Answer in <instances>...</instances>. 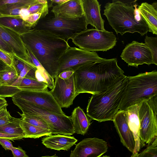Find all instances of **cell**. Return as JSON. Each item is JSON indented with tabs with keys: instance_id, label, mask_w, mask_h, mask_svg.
<instances>
[{
	"instance_id": "obj_4",
	"label": "cell",
	"mask_w": 157,
	"mask_h": 157,
	"mask_svg": "<svg viewBox=\"0 0 157 157\" xmlns=\"http://www.w3.org/2000/svg\"><path fill=\"white\" fill-rule=\"evenodd\" d=\"M136 5L124 3L119 0L106 3L103 14L110 25L117 34L138 33L141 36L150 32L149 29Z\"/></svg>"
},
{
	"instance_id": "obj_37",
	"label": "cell",
	"mask_w": 157,
	"mask_h": 157,
	"mask_svg": "<svg viewBox=\"0 0 157 157\" xmlns=\"http://www.w3.org/2000/svg\"><path fill=\"white\" fill-rule=\"evenodd\" d=\"M36 2V0H0V7L6 5L23 3L30 6Z\"/></svg>"
},
{
	"instance_id": "obj_9",
	"label": "cell",
	"mask_w": 157,
	"mask_h": 157,
	"mask_svg": "<svg viewBox=\"0 0 157 157\" xmlns=\"http://www.w3.org/2000/svg\"><path fill=\"white\" fill-rule=\"evenodd\" d=\"M157 95L140 103L138 117L140 137L142 147L157 137Z\"/></svg>"
},
{
	"instance_id": "obj_2",
	"label": "cell",
	"mask_w": 157,
	"mask_h": 157,
	"mask_svg": "<svg viewBox=\"0 0 157 157\" xmlns=\"http://www.w3.org/2000/svg\"><path fill=\"white\" fill-rule=\"evenodd\" d=\"M25 46L53 79L58 75V60L70 46L67 42L48 32L33 29L21 36Z\"/></svg>"
},
{
	"instance_id": "obj_13",
	"label": "cell",
	"mask_w": 157,
	"mask_h": 157,
	"mask_svg": "<svg viewBox=\"0 0 157 157\" xmlns=\"http://www.w3.org/2000/svg\"><path fill=\"white\" fill-rule=\"evenodd\" d=\"M128 64L136 67L139 65L153 64L152 56L149 48L144 43L133 41L128 44L120 56Z\"/></svg>"
},
{
	"instance_id": "obj_6",
	"label": "cell",
	"mask_w": 157,
	"mask_h": 157,
	"mask_svg": "<svg viewBox=\"0 0 157 157\" xmlns=\"http://www.w3.org/2000/svg\"><path fill=\"white\" fill-rule=\"evenodd\" d=\"M12 99L24 115L38 117L45 121L49 126L52 134L71 136L75 133L71 117L51 112L13 97Z\"/></svg>"
},
{
	"instance_id": "obj_50",
	"label": "cell",
	"mask_w": 157,
	"mask_h": 157,
	"mask_svg": "<svg viewBox=\"0 0 157 157\" xmlns=\"http://www.w3.org/2000/svg\"><path fill=\"white\" fill-rule=\"evenodd\" d=\"M7 101L5 98H3L0 97V102Z\"/></svg>"
},
{
	"instance_id": "obj_14",
	"label": "cell",
	"mask_w": 157,
	"mask_h": 157,
	"mask_svg": "<svg viewBox=\"0 0 157 157\" xmlns=\"http://www.w3.org/2000/svg\"><path fill=\"white\" fill-rule=\"evenodd\" d=\"M107 142L96 137L82 140L71 151L70 157H101L108 149Z\"/></svg>"
},
{
	"instance_id": "obj_8",
	"label": "cell",
	"mask_w": 157,
	"mask_h": 157,
	"mask_svg": "<svg viewBox=\"0 0 157 157\" xmlns=\"http://www.w3.org/2000/svg\"><path fill=\"white\" fill-rule=\"evenodd\" d=\"M72 42L79 48L91 52L106 51L116 45L117 38L112 32L87 29L76 35Z\"/></svg>"
},
{
	"instance_id": "obj_40",
	"label": "cell",
	"mask_w": 157,
	"mask_h": 157,
	"mask_svg": "<svg viewBox=\"0 0 157 157\" xmlns=\"http://www.w3.org/2000/svg\"><path fill=\"white\" fill-rule=\"evenodd\" d=\"M0 144L6 150H10L13 147L12 142L5 138H0Z\"/></svg>"
},
{
	"instance_id": "obj_53",
	"label": "cell",
	"mask_w": 157,
	"mask_h": 157,
	"mask_svg": "<svg viewBox=\"0 0 157 157\" xmlns=\"http://www.w3.org/2000/svg\"><path fill=\"white\" fill-rule=\"evenodd\" d=\"M4 17V16L0 13V17Z\"/></svg>"
},
{
	"instance_id": "obj_51",
	"label": "cell",
	"mask_w": 157,
	"mask_h": 157,
	"mask_svg": "<svg viewBox=\"0 0 157 157\" xmlns=\"http://www.w3.org/2000/svg\"><path fill=\"white\" fill-rule=\"evenodd\" d=\"M39 157H60L57 156L56 155V154H55V155H52V156L46 155V156Z\"/></svg>"
},
{
	"instance_id": "obj_18",
	"label": "cell",
	"mask_w": 157,
	"mask_h": 157,
	"mask_svg": "<svg viewBox=\"0 0 157 157\" xmlns=\"http://www.w3.org/2000/svg\"><path fill=\"white\" fill-rule=\"evenodd\" d=\"M83 4L84 16L88 25H91L98 30H105L98 2L97 0H83Z\"/></svg>"
},
{
	"instance_id": "obj_45",
	"label": "cell",
	"mask_w": 157,
	"mask_h": 157,
	"mask_svg": "<svg viewBox=\"0 0 157 157\" xmlns=\"http://www.w3.org/2000/svg\"><path fill=\"white\" fill-rule=\"evenodd\" d=\"M68 0H51L52 3H55L57 4H60L67 2Z\"/></svg>"
},
{
	"instance_id": "obj_35",
	"label": "cell",
	"mask_w": 157,
	"mask_h": 157,
	"mask_svg": "<svg viewBox=\"0 0 157 157\" xmlns=\"http://www.w3.org/2000/svg\"><path fill=\"white\" fill-rule=\"evenodd\" d=\"M0 59L10 67L13 66V54L0 49Z\"/></svg>"
},
{
	"instance_id": "obj_49",
	"label": "cell",
	"mask_w": 157,
	"mask_h": 157,
	"mask_svg": "<svg viewBox=\"0 0 157 157\" xmlns=\"http://www.w3.org/2000/svg\"><path fill=\"white\" fill-rule=\"evenodd\" d=\"M130 157H139V153H133Z\"/></svg>"
},
{
	"instance_id": "obj_33",
	"label": "cell",
	"mask_w": 157,
	"mask_h": 157,
	"mask_svg": "<svg viewBox=\"0 0 157 157\" xmlns=\"http://www.w3.org/2000/svg\"><path fill=\"white\" fill-rule=\"evenodd\" d=\"M44 17L43 14L40 13L31 14L24 21V23L26 27L33 29L39 20Z\"/></svg>"
},
{
	"instance_id": "obj_28",
	"label": "cell",
	"mask_w": 157,
	"mask_h": 157,
	"mask_svg": "<svg viewBox=\"0 0 157 157\" xmlns=\"http://www.w3.org/2000/svg\"><path fill=\"white\" fill-rule=\"evenodd\" d=\"M18 77L19 75L14 67L8 66L0 73V86H10Z\"/></svg>"
},
{
	"instance_id": "obj_26",
	"label": "cell",
	"mask_w": 157,
	"mask_h": 157,
	"mask_svg": "<svg viewBox=\"0 0 157 157\" xmlns=\"http://www.w3.org/2000/svg\"><path fill=\"white\" fill-rule=\"evenodd\" d=\"M47 84L36 79L25 76L17 87L19 92L21 91H41L48 89Z\"/></svg>"
},
{
	"instance_id": "obj_23",
	"label": "cell",
	"mask_w": 157,
	"mask_h": 157,
	"mask_svg": "<svg viewBox=\"0 0 157 157\" xmlns=\"http://www.w3.org/2000/svg\"><path fill=\"white\" fill-rule=\"evenodd\" d=\"M137 9L147 25L150 32L157 35V9L146 2L142 3Z\"/></svg>"
},
{
	"instance_id": "obj_17",
	"label": "cell",
	"mask_w": 157,
	"mask_h": 157,
	"mask_svg": "<svg viewBox=\"0 0 157 157\" xmlns=\"http://www.w3.org/2000/svg\"><path fill=\"white\" fill-rule=\"evenodd\" d=\"M51 12L55 17L79 19L84 16L83 0H68L52 6Z\"/></svg>"
},
{
	"instance_id": "obj_16",
	"label": "cell",
	"mask_w": 157,
	"mask_h": 157,
	"mask_svg": "<svg viewBox=\"0 0 157 157\" xmlns=\"http://www.w3.org/2000/svg\"><path fill=\"white\" fill-rule=\"evenodd\" d=\"M113 121L121 143L133 153L135 149V141L133 134L128 125L125 111L119 110Z\"/></svg>"
},
{
	"instance_id": "obj_21",
	"label": "cell",
	"mask_w": 157,
	"mask_h": 157,
	"mask_svg": "<svg viewBox=\"0 0 157 157\" xmlns=\"http://www.w3.org/2000/svg\"><path fill=\"white\" fill-rule=\"evenodd\" d=\"M37 69L35 67L26 64L17 78L11 85L8 86H0V97H12L19 92L17 87L23 78L26 76L36 79L35 73Z\"/></svg>"
},
{
	"instance_id": "obj_34",
	"label": "cell",
	"mask_w": 157,
	"mask_h": 157,
	"mask_svg": "<svg viewBox=\"0 0 157 157\" xmlns=\"http://www.w3.org/2000/svg\"><path fill=\"white\" fill-rule=\"evenodd\" d=\"M8 105L5 106L0 110V126L8 124L10 121L12 116L7 110Z\"/></svg>"
},
{
	"instance_id": "obj_43",
	"label": "cell",
	"mask_w": 157,
	"mask_h": 157,
	"mask_svg": "<svg viewBox=\"0 0 157 157\" xmlns=\"http://www.w3.org/2000/svg\"><path fill=\"white\" fill-rule=\"evenodd\" d=\"M29 6L22 9L20 11L19 17L23 21L25 20L30 14L27 9Z\"/></svg>"
},
{
	"instance_id": "obj_30",
	"label": "cell",
	"mask_w": 157,
	"mask_h": 157,
	"mask_svg": "<svg viewBox=\"0 0 157 157\" xmlns=\"http://www.w3.org/2000/svg\"><path fill=\"white\" fill-rule=\"evenodd\" d=\"M21 117V119L31 124L50 130L48 124L44 120L40 118L31 116H26L22 113L17 112Z\"/></svg>"
},
{
	"instance_id": "obj_19",
	"label": "cell",
	"mask_w": 157,
	"mask_h": 157,
	"mask_svg": "<svg viewBox=\"0 0 157 157\" xmlns=\"http://www.w3.org/2000/svg\"><path fill=\"white\" fill-rule=\"evenodd\" d=\"M41 141L42 143L47 148L57 151H68L78 140L71 136L56 134L45 136Z\"/></svg>"
},
{
	"instance_id": "obj_48",
	"label": "cell",
	"mask_w": 157,
	"mask_h": 157,
	"mask_svg": "<svg viewBox=\"0 0 157 157\" xmlns=\"http://www.w3.org/2000/svg\"><path fill=\"white\" fill-rule=\"evenodd\" d=\"M152 6L155 9H157V2H155L151 4Z\"/></svg>"
},
{
	"instance_id": "obj_44",
	"label": "cell",
	"mask_w": 157,
	"mask_h": 157,
	"mask_svg": "<svg viewBox=\"0 0 157 157\" xmlns=\"http://www.w3.org/2000/svg\"><path fill=\"white\" fill-rule=\"evenodd\" d=\"M8 66L0 59V73L6 69Z\"/></svg>"
},
{
	"instance_id": "obj_10",
	"label": "cell",
	"mask_w": 157,
	"mask_h": 157,
	"mask_svg": "<svg viewBox=\"0 0 157 157\" xmlns=\"http://www.w3.org/2000/svg\"><path fill=\"white\" fill-rule=\"evenodd\" d=\"M102 58L95 52L70 47L59 59L58 75L66 71H75L84 65L100 60Z\"/></svg>"
},
{
	"instance_id": "obj_42",
	"label": "cell",
	"mask_w": 157,
	"mask_h": 157,
	"mask_svg": "<svg viewBox=\"0 0 157 157\" xmlns=\"http://www.w3.org/2000/svg\"><path fill=\"white\" fill-rule=\"evenodd\" d=\"M72 71H66L62 72L58 75V77L63 79H69L74 74Z\"/></svg>"
},
{
	"instance_id": "obj_1",
	"label": "cell",
	"mask_w": 157,
	"mask_h": 157,
	"mask_svg": "<svg viewBox=\"0 0 157 157\" xmlns=\"http://www.w3.org/2000/svg\"><path fill=\"white\" fill-rule=\"evenodd\" d=\"M124 72L118 66L116 58H102L84 65L74 71L76 94L103 93Z\"/></svg>"
},
{
	"instance_id": "obj_39",
	"label": "cell",
	"mask_w": 157,
	"mask_h": 157,
	"mask_svg": "<svg viewBox=\"0 0 157 157\" xmlns=\"http://www.w3.org/2000/svg\"><path fill=\"white\" fill-rule=\"evenodd\" d=\"M0 138H5L14 141V140H19L24 138L23 136L10 134L0 132Z\"/></svg>"
},
{
	"instance_id": "obj_22",
	"label": "cell",
	"mask_w": 157,
	"mask_h": 157,
	"mask_svg": "<svg viewBox=\"0 0 157 157\" xmlns=\"http://www.w3.org/2000/svg\"><path fill=\"white\" fill-rule=\"evenodd\" d=\"M75 133L84 135L87 132L91 124L83 110L79 107L75 108L70 116Z\"/></svg>"
},
{
	"instance_id": "obj_32",
	"label": "cell",
	"mask_w": 157,
	"mask_h": 157,
	"mask_svg": "<svg viewBox=\"0 0 157 157\" xmlns=\"http://www.w3.org/2000/svg\"><path fill=\"white\" fill-rule=\"evenodd\" d=\"M139 157H157V137L139 154Z\"/></svg>"
},
{
	"instance_id": "obj_41",
	"label": "cell",
	"mask_w": 157,
	"mask_h": 157,
	"mask_svg": "<svg viewBox=\"0 0 157 157\" xmlns=\"http://www.w3.org/2000/svg\"><path fill=\"white\" fill-rule=\"evenodd\" d=\"M0 49L8 53L13 54L12 48L5 42L0 37Z\"/></svg>"
},
{
	"instance_id": "obj_27",
	"label": "cell",
	"mask_w": 157,
	"mask_h": 157,
	"mask_svg": "<svg viewBox=\"0 0 157 157\" xmlns=\"http://www.w3.org/2000/svg\"><path fill=\"white\" fill-rule=\"evenodd\" d=\"M20 118L12 117L10 122L0 126V132L6 133L21 135L25 137V134L19 124Z\"/></svg>"
},
{
	"instance_id": "obj_36",
	"label": "cell",
	"mask_w": 157,
	"mask_h": 157,
	"mask_svg": "<svg viewBox=\"0 0 157 157\" xmlns=\"http://www.w3.org/2000/svg\"><path fill=\"white\" fill-rule=\"evenodd\" d=\"M26 64H28L24 60L13 54V66L19 76Z\"/></svg>"
},
{
	"instance_id": "obj_38",
	"label": "cell",
	"mask_w": 157,
	"mask_h": 157,
	"mask_svg": "<svg viewBox=\"0 0 157 157\" xmlns=\"http://www.w3.org/2000/svg\"><path fill=\"white\" fill-rule=\"evenodd\" d=\"M10 150L14 157H29L25 151L19 146L17 147H13Z\"/></svg>"
},
{
	"instance_id": "obj_11",
	"label": "cell",
	"mask_w": 157,
	"mask_h": 157,
	"mask_svg": "<svg viewBox=\"0 0 157 157\" xmlns=\"http://www.w3.org/2000/svg\"><path fill=\"white\" fill-rule=\"evenodd\" d=\"M13 97L36 105L51 112L59 114H65L48 89L41 91H21Z\"/></svg>"
},
{
	"instance_id": "obj_52",
	"label": "cell",
	"mask_w": 157,
	"mask_h": 157,
	"mask_svg": "<svg viewBox=\"0 0 157 157\" xmlns=\"http://www.w3.org/2000/svg\"><path fill=\"white\" fill-rule=\"evenodd\" d=\"M101 157H110L109 156L105 155H104Z\"/></svg>"
},
{
	"instance_id": "obj_3",
	"label": "cell",
	"mask_w": 157,
	"mask_h": 157,
	"mask_svg": "<svg viewBox=\"0 0 157 157\" xmlns=\"http://www.w3.org/2000/svg\"><path fill=\"white\" fill-rule=\"evenodd\" d=\"M127 80L124 74L105 92L92 94L87 106V115L98 122L113 121L123 99Z\"/></svg>"
},
{
	"instance_id": "obj_25",
	"label": "cell",
	"mask_w": 157,
	"mask_h": 157,
	"mask_svg": "<svg viewBox=\"0 0 157 157\" xmlns=\"http://www.w3.org/2000/svg\"><path fill=\"white\" fill-rule=\"evenodd\" d=\"M19 124L25 134L24 138L36 139L52 135L50 131L31 124L22 121L21 118Z\"/></svg>"
},
{
	"instance_id": "obj_46",
	"label": "cell",
	"mask_w": 157,
	"mask_h": 157,
	"mask_svg": "<svg viewBox=\"0 0 157 157\" xmlns=\"http://www.w3.org/2000/svg\"><path fill=\"white\" fill-rule=\"evenodd\" d=\"M8 105L7 101L0 102V110L6 105Z\"/></svg>"
},
{
	"instance_id": "obj_7",
	"label": "cell",
	"mask_w": 157,
	"mask_h": 157,
	"mask_svg": "<svg viewBox=\"0 0 157 157\" xmlns=\"http://www.w3.org/2000/svg\"><path fill=\"white\" fill-rule=\"evenodd\" d=\"M87 25L84 16L75 19L48 14L40 19L33 29L46 31L68 42L69 39L87 29Z\"/></svg>"
},
{
	"instance_id": "obj_29",
	"label": "cell",
	"mask_w": 157,
	"mask_h": 157,
	"mask_svg": "<svg viewBox=\"0 0 157 157\" xmlns=\"http://www.w3.org/2000/svg\"><path fill=\"white\" fill-rule=\"evenodd\" d=\"M29 6L23 3L5 5L0 7V13L4 16L19 17L21 10Z\"/></svg>"
},
{
	"instance_id": "obj_31",
	"label": "cell",
	"mask_w": 157,
	"mask_h": 157,
	"mask_svg": "<svg viewBox=\"0 0 157 157\" xmlns=\"http://www.w3.org/2000/svg\"><path fill=\"white\" fill-rule=\"evenodd\" d=\"M145 44L150 49L152 56L153 64L157 65V37L145 36Z\"/></svg>"
},
{
	"instance_id": "obj_12",
	"label": "cell",
	"mask_w": 157,
	"mask_h": 157,
	"mask_svg": "<svg viewBox=\"0 0 157 157\" xmlns=\"http://www.w3.org/2000/svg\"><path fill=\"white\" fill-rule=\"evenodd\" d=\"M55 79L54 86L50 92L61 108H69L78 95L74 74L69 79H62L57 75Z\"/></svg>"
},
{
	"instance_id": "obj_15",
	"label": "cell",
	"mask_w": 157,
	"mask_h": 157,
	"mask_svg": "<svg viewBox=\"0 0 157 157\" xmlns=\"http://www.w3.org/2000/svg\"><path fill=\"white\" fill-rule=\"evenodd\" d=\"M0 37L12 48L14 55L28 64L34 66L29 61L20 35L10 28L0 25Z\"/></svg>"
},
{
	"instance_id": "obj_47",
	"label": "cell",
	"mask_w": 157,
	"mask_h": 157,
	"mask_svg": "<svg viewBox=\"0 0 157 157\" xmlns=\"http://www.w3.org/2000/svg\"><path fill=\"white\" fill-rule=\"evenodd\" d=\"M37 1L40 3L44 4L48 3V1L46 0H37Z\"/></svg>"
},
{
	"instance_id": "obj_20",
	"label": "cell",
	"mask_w": 157,
	"mask_h": 157,
	"mask_svg": "<svg viewBox=\"0 0 157 157\" xmlns=\"http://www.w3.org/2000/svg\"><path fill=\"white\" fill-rule=\"evenodd\" d=\"M140 103L131 106L125 110L128 126L133 134L135 141V149L132 153H138L142 147L140 137V124L138 117Z\"/></svg>"
},
{
	"instance_id": "obj_5",
	"label": "cell",
	"mask_w": 157,
	"mask_h": 157,
	"mask_svg": "<svg viewBox=\"0 0 157 157\" xmlns=\"http://www.w3.org/2000/svg\"><path fill=\"white\" fill-rule=\"evenodd\" d=\"M157 95V71L128 76L126 90L119 110H125Z\"/></svg>"
},
{
	"instance_id": "obj_24",
	"label": "cell",
	"mask_w": 157,
	"mask_h": 157,
	"mask_svg": "<svg viewBox=\"0 0 157 157\" xmlns=\"http://www.w3.org/2000/svg\"><path fill=\"white\" fill-rule=\"evenodd\" d=\"M0 25L10 29L21 36L33 29L26 27L25 25L24 21L19 17H1Z\"/></svg>"
}]
</instances>
